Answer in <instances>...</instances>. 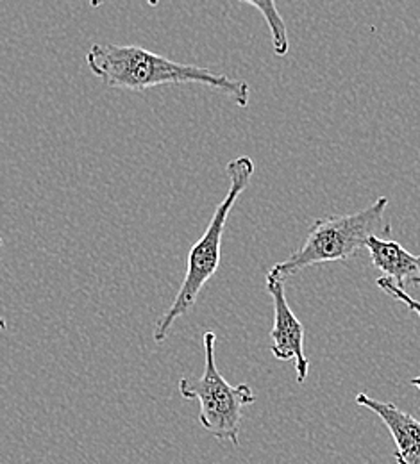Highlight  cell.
I'll list each match as a JSON object with an SVG mask.
<instances>
[{
	"mask_svg": "<svg viewBox=\"0 0 420 464\" xmlns=\"http://www.w3.org/2000/svg\"><path fill=\"white\" fill-rule=\"evenodd\" d=\"M357 404L376 412L396 441L394 458L397 464H420V421L396 404L374 401L368 395H357Z\"/></svg>",
	"mask_w": 420,
	"mask_h": 464,
	"instance_id": "cell-6",
	"label": "cell"
},
{
	"mask_svg": "<svg viewBox=\"0 0 420 464\" xmlns=\"http://www.w3.org/2000/svg\"><path fill=\"white\" fill-rule=\"evenodd\" d=\"M2 243H4V239H2V237H0V246H2Z\"/></svg>",
	"mask_w": 420,
	"mask_h": 464,
	"instance_id": "cell-13",
	"label": "cell"
},
{
	"mask_svg": "<svg viewBox=\"0 0 420 464\" xmlns=\"http://www.w3.org/2000/svg\"><path fill=\"white\" fill-rule=\"evenodd\" d=\"M226 172L230 175V189L224 200L217 206L215 215L208 226V229L200 236V239L190 248L186 274L182 279L176 300L169 307V311L158 320L154 329V342L163 343L181 316L188 314L202 288L210 283V279L217 274L220 266V250H222V236L226 231L228 218L239 200L241 193L247 189L252 175H254V163L250 158L240 156L228 163Z\"/></svg>",
	"mask_w": 420,
	"mask_h": 464,
	"instance_id": "cell-3",
	"label": "cell"
},
{
	"mask_svg": "<svg viewBox=\"0 0 420 464\" xmlns=\"http://www.w3.org/2000/svg\"><path fill=\"white\" fill-rule=\"evenodd\" d=\"M267 290L274 302V327L270 331V352L279 361H292L298 382L304 384L309 372V361L304 353V327L290 309L285 293V281L267 274Z\"/></svg>",
	"mask_w": 420,
	"mask_h": 464,
	"instance_id": "cell-5",
	"label": "cell"
},
{
	"mask_svg": "<svg viewBox=\"0 0 420 464\" xmlns=\"http://www.w3.org/2000/svg\"><path fill=\"white\" fill-rule=\"evenodd\" d=\"M215 333H204V373L199 379L182 377L180 393L186 401H197L200 406L199 421L219 441L240 445L243 407L254 404L256 395L247 384L233 386L219 372L215 361Z\"/></svg>",
	"mask_w": 420,
	"mask_h": 464,
	"instance_id": "cell-4",
	"label": "cell"
},
{
	"mask_svg": "<svg viewBox=\"0 0 420 464\" xmlns=\"http://www.w3.org/2000/svg\"><path fill=\"white\" fill-rule=\"evenodd\" d=\"M90 2V5L92 7H101V5H104L108 0H88ZM149 5H152V7H156L158 4H160V0H145Z\"/></svg>",
	"mask_w": 420,
	"mask_h": 464,
	"instance_id": "cell-10",
	"label": "cell"
},
{
	"mask_svg": "<svg viewBox=\"0 0 420 464\" xmlns=\"http://www.w3.org/2000/svg\"><path fill=\"white\" fill-rule=\"evenodd\" d=\"M5 329H7V324H5V320L0 318V331H5Z\"/></svg>",
	"mask_w": 420,
	"mask_h": 464,
	"instance_id": "cell-12",
	"label": "cell"
},
{
	"mask_svg": "<svg viewBox=\"0 0 420 464\" xmlns=\"http://www.w3.org/2000/svg\"><path fill=\"white\" fill-rule=\"evenodd\" d=\"M86 66L106 88L142 92L165 84H204L226 93L237 106H249V84L195 64H182L136 45L95 44Z\"/></svg>",
	"mask_w": 420,
	"mask_h": 464,
	"instance_id": "cell-1",
	"label": "cell"
},
{
	"mask_svg": "<svg viewBox=\"0 0 420 464\" xmlns=\"http://www.w3.org/2000/svg\"><path fill=\"white\" fill-rule=\"evenodd\" d=\"M410 382H412V386H415L420 392V377H414Z\"/></svg>",
	"mask_w": 420,
	"mask_h": 464,
	"instance_id": "cell-11",
	"label": "cell"
},
{
	"mask_svg": "<svg viewBox=\"0 0 420 464\" xmlns=\"http://www.w3.org/2000/svg\"><path fill=\"white\" fill-rule=\"evenodd\" d=\"M366 250L374 268L392 279L399 288L410 285L420 286V256L408 252L401 243L372 236L366 241Z\"/></svg>",
	"mask_w": 420,
	"mask_h": 464,
	"instance_id": "cell-7",
	"label": "cell"
},
{
	"mask_svg": "<svg viewBox=\"0 0 420 464\" xmlns=\"http://www.w3.org/2000/svg\"><path fill=\"white\" fill-rule=\"evenodd\" d=\"M243 4L254 5L265 18L270 34H272V47L274 54L279 58H285L290 51V42H288V33H287V24L281 18L276 0H240Z\"/></svg>",
	"mask_w": 420,
	"mask_h": 464,
	"instance_id": "cell-8",
	"label": "cell"
},
{
	"mask_svg": "<svg viewBox=\"0 0 420 464\" xmlns=\"http://www.w3.org/2000/svg\"><path fill=\"white\" fill-rule=\"evenodd\" d=\"M388 202L386 197H379L358 213L315 220L299 250L272 266L269 274L285 281L306 268L355 257L361 250H366V241L372 236L388 237L392 232L386 217Z\"/></svg>",
	"mask_w": 420,
	"mask_h": 464,
	"instance_id": "cell-2",
	"label": "cell"
},
{
	"mask_svg": "<svg viewBox=\"0 0 420 464\" xmlns=\"http://www.w3.org/2000/svg\"><path fill=\"white\" fill-rule=\"evenodd\" d=\"M376 285H377L379 290L385 291V293L390 295L392 298H396V300H399L401 304H405L412 313H415L420 318V302L419 300H414V298L406 293V290L399 288V286H397L392 279H388V277H379V279L376 281Z\"/></svg>",
	"mask_w": 420,
	"mask_h": 464,
	"instance_id": "cell-9",
	"label": "cell"
}]
</instances>
